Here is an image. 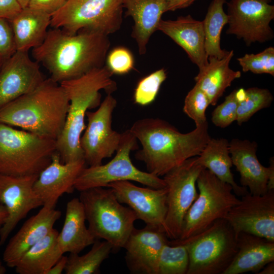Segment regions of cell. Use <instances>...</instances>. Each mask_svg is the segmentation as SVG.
Masks as SVG:
<instances>
[{
    "label": "cell",
    "instance_id": "obj_1",
    "mask_svg": "<svg viewBox=\"0 0 274 274\" xmlns=\"http://www.w3.org/2000/svg\"><path fill=\"white\" fill-rule=\"evenodd\" d=\"M110 45L108 36L100 32L81 30L70 34L52 28L43 42L32 49V54L50 78L60 83L104 66Z\"/></svg>",
    "mask_w": 274,
    "mask_h": 274
},
{
    "label": "cell",
    "instance_id": "obj_2",
    "mask_svg": "<svg viewBox=\"0 0 274 274\" xmlns=\"http://www.w3.org/2000/svg\"><path fill=\"white\" fill-rule=\"evenodd\" d=\"M129 130L142 146L136 159L145 163L148 172L159 177L199 155L211 138L208 122L183 133L166 121L146 118L136 121Z\"/></svg>",
    "mask_w": 274,
    "mask_h": 274
},
{
    "label": "cell",
    "instance_id": "obj_3",
    "mask_svg": "<svg viewBox=\"0 0 274 274\" xmlns=\"http://www.w3.org/2000/svg\"><path fill=\"white\" fill-rule=\"evenodd\" d=\"M69 99L51 78L0 109V123L56 141L63 128Z\"/></svg>",
    "mask_w": 274,
    "mask_h": 274
},
{
    "label": "cell",
    "instance_id": "obj_4",
    "mask_svg": "<svg viewBox=\"0 0 274 274\" xmlns=\"http://www.w3.org/2000/svg\"><path fill=\"white\" fill-rule=\"evenodd\" d=\"M113 73L106 65L83 75L59 83L69 99V107L61 133L57 139L56 150L62 163L84 159L80 138L86 128L85 117L88 109L100 104L99 91L111 94L117 89Z\"/></svg>",
    "mask_w": 274,
    "mask_h": 274
},
{
    "label": "cell",
    "instance_id": "obj_5",
    "mask_svg": "<svg viewBox=\"0 0 274 274\" xmlns=\"http://www.w3.org/2000/svg\"><path fill=\"white\" fill-rule=\"evenodd\" d=\"M79 198L88 228L95 238L110 243L112 252L123 248L138 220L135 212L123 206L110 188L99 187L81 191Z\"/></svg>",
    "mask_w": 274,
    "mask_h": 274
},
{
    "label": "cell",
    "instance_id": "obj_6",
    "mask_svg": "<svg viewBox=\"0 0 274 274\" xmlns=\"http://www.w3.org/2000/svg\"><path fill=\"white\" fill-rule=\"evenodd\" d=\"M56 152V140L0 123V174L39 175Z\"/></svg>",
    "mask_w": 274,
    "mask_h": 274
},
{
    "label": "cell",
    "instance_id": "obj_7",
    "mask_svg": "<svg viewBox=\"0 0 274 274\" xmlns=\"http://www.w3.org/2000/svg\"><path fill=\"white\" fill-rule=\"evenodd\" d=\"M168 244H183L186 247L189 260L187 274H223L237 250L236 236L223 218L195 236L168 240Z\"/></svg>",
    "mask_w": 274,
    "mask_h": 274
},
{
    "label": "cell",
    "instance_id": "obj_8",
    "mask_svg": "<svg viewBox=\"0 0 274 274\" xmlns=\"http://www.w3.org/2000/svg\"><path fill=\"white\" fill-rule=\"evenodd\" d=\"M196 186L198 196L185 216L178 240H184L204 231L216 220L224 219L240 201L233 193L230 184L220 180L206 168L198 175Z\"/></svg>",
    "mask_w": 274,
    "mask_h": 274
},
{
    "label": "cell",
    "instance_id": "obj_9",
    "mask_svg": "<svg viewBox=\"0 0 274 274\" xmlns=\"http://www.w3.org/2000/svg\"><path fill=\"white\" fill-rule=\"evenodd\" d=\"M122 0H66L51 16L50 26L70 34L90 30L109 36L123 22Z\"/></svg>",
    "mask_w": 274,
    "mask_h": 274
},
{
    "label": "cell",
    "instance_id": "obj_10",
    "mask_svg": "<svg viewBox=\"0 0 274 274\" xmlns=\"http://www.w3.org/2000/svg\"><path fill=\"white\" fill-rule=\"evenodd\" d=\"M137 139L129 129L122 133L114 157L105 164L85 167L77 178L75 189L79 192L94 187H107L112 182L131 181L155 189L166 187L163 179L142 171L132 163L130 152L138 148Z\"/></svg>",
    "mask_w": 274,
    "mask_h": 274
},
{
    "label": "cell",
    "instance_id": "obj_11",
    "mask_svg": "<svg viewBox=\"0 0 274 274\" xmlns=\"http://www.w3.org/2000/svg\"><path fill=\"white\" fill-rule=\"evenodd\" d=\"M204 168L195 156L163 176L167 190L164 232L170 240L177 239L181 235L185 216L198 196L196 180Z\"/></svg>",
    "mask_w": 274,
    "mask_h": 274
},
{
    "label": "cell",
    "instance_id": "obj_12",
    "mask_svg": "<svg viewBox=\"0 0 274 274\" xmlns=\"http://www.w3.org/2000/svg\"><path fill=\"white\" fill-rule=\"evenodd\" d=\"M117 100L108 94L97 110L87 111L88 123L80 138L84 159L88 166L102 164L104 159L111 157L117 150L122 133L112 128V115Z\"/></svg>",
    "mask_w": 274,
    "mask_h": 274
},
{
    "label": "cell",
    "instance_id": "obj_13",
    "mask_svg": "<svg viewBox=\"0 0 274 274\" xmlns=\"http://www.w3.org/2000/svg\"><path fill=\"white\" fill-rule=\"evenodd\" d=\"M271 0H230L227 3L228 35L242 39L247 46L272 40L274 33L270 26L274 19Z\"/></svg>",
    "mask_w": 274,
    "mask_h": 274
},
{
    "label": "cell",
    "instance_id": "obj_14",
    "mask_svg": "<svg viewBox=\"0 0 274 274\" xmlns=\"http://www.w3.org/2000/svg\"><path fill=\"white\" fill-rule=\"evenodd\" d=\"M224 219L236 238L239 233L245 232L274 242V190L261 195L249 192Z\"/></svg>",
    "mask_w": 274,
    "mask_h": 274
},
{
    "label": "cell",
    "instance_id": "obj_15",
    "mask_svg": "<svg viewBox=\"0 0 274 274\" xmlns=\"http://www.w3.org/2000/svg\"><path fill=\"white\" fill-rule=\"evenodd\" d=\"M38 177L0 174V204L5 207L8 213L6 222L0 228V246L31 210L43 206L33 189Z\"/></svg>",
    "mask_w": 274,
    "mask_h": 274
},
{
    "label": "cell",
    "instance_id": "obj_16",
    "mask_svg": "<svg viewBox=\"0 0 274 274\" xmlns=\"http://www.w3.org/2000/svg\"><path fill=\"white\" fill-rule=\"evenodd\" d=\"M107 187L113 190L120 202L127 204L135 212L138 219L143 221L146 226L164 232L167 212L166 187H141L130 181L112 182Z\"/></svg>",
    "mask_w": 274,
    "mask_h": 274
},
{
    "label": "cell",
    "instance_id": "obj_17",
    "mask_svg": "<svg viewBox=\"0 0 274 274\" xmlns=\"http://www.w3.org/2000/svg\"><path fill=\"white\" fill-rule=\"evenodd\" d=\"M44 78L39 63L28 51H16L0 68V109L31 91Z\"/></svg>",
    "mask_w": 274,
    "mask_h": 274
},
{
    "label": "cell",
    "instance_id": "obj_18",
    "mask_svg": "<svg viewBox=\"0 0 274 274\" xmlns=\"http://www.w3.org/2000/svg\"><path fill=\"white\" fill-rule=\"evenodd\" d=\"M257 149L255 141L233 139L229 143L232 164L239 173L242 186L248 187L252 194L261 195L274 190V160L270 159L269 167L263 166L258 159Z\"/></svg>",
    "mask_w": 274,
    "mask_h": 274
},
{
    "label": "cell",
    "instance_id": "obj_19",
    "mask_svg": "<svg viewBox=\"0 0 274 274\" xmlns=\"http://www.w3.org/2000/svg\"><path fill=\"white\" fill-rule=\"evenodd\" d=\"M86 166L84 159L62 163L56 152L50 164L39 174L33 186V191L43 206L55 208L60 197L65 193H73L76 180Z\"/></svg>",
    "mask_w": 274,
    "mask_h": 274
},
{
    "label": "cell",
    "instance_id": "obj_20",
    "mask_svg": "<svg viewBox=\"0 0 274 274\" xmlns=\"http://www.w3.org/2000/svg\"><path fill=\"white\" fill-rule=\"evenodd\" d=\"M168 239L159 229L146 226L133 228L123 248L128 269L133 274H156L161 251Z\"/></svg>",
    "mask_w": 274,
    "mask_h": 274
},
{
    "label": "cell",
    "instance_id": "obj_21",
    "mask_svg": "<svg viewBox=\"0 0 274 274\" xmlns=\"http://www.w3.org/2000/svg\"><path fill=\"white\" fill-rule=\"evenodd\" d=\"M61 215L60 211L43 206L37 214L27 219L4 250L3 261L6 265L14 268L23 255L54 228Z\"/></svg>",
    "mask_w": 274,
    "mask_h": 274
},
{
    "label": "cell",
    "instance_id": "obj_22",
    "mask_svg": "<svg viewBox=\"0 0 274 274\" xmlns=\"http://www.w3.org/2000/svg\"><path fill=\"white\" fill-rule=\"evenodd\" d=\"M159 30L169 37L187 53L199 71L208 64L205 50V38L202 22L190 15L179 16L176 20L161 19L158 25Z\"/></svg>",
    "mask_w": 274,
    "mask_h": 274
},
{
    "label": "cell",
    "instance_id": "obj_23",
    "mask_svg": "<svg viewBox=\"0 0 274 274\" xmlns=\"http://www.w3.org/2000/svg\"><path fill=\"white\" fill-rule=\"evenodd\" d=\"M169 0H122L126 16L134 22L131 37L135 41L139 53L144 55L153 33L157 30L163 14L166 12Z\"/></svg>",
    "mask_w": 274,
    "mask_h": 274
},
{
    "label": "cell",
    "instance_id": "obj_24",
    "mask_svg": "<svg viewBox=\"0 0 274 274\" xmlns=\"http://www.w3.org/2000/svg\"><path fill=\"white\" fill-rule=\"evenodd\" d=\"M237 250L223 274L258 272L274 261V242L252 234L241 232L237 236Z\"/></svg>",
    "mask_w": 274,
    "mask_h": 274
},
{
    "label": "cell",
    "instance_id": "obj_25",
    "mask_svg": "<svg viewBox=\"0 0 274 274\" xmlns=\"http://www.w3.org/2000/svg\"><path fill=\"white\" fill-rule=\"evenodd\" d=\"M86 217L79 198L67 202L61 230L58 232L57 243L62 252L79 254L96 239L85 224Z\"/></svg>",
    "mask_w": 274,
    "mask_h": 274
},
{
    "label": "cell",
    "instance_id": "obj_26",
    "mask_svg": "<svg viewBox=\"0 0 274 274\" xmlns=\"http://www.w3.org/2000/svg\"><path fill=\"white\" fill-rule=\"evenodd\" d=\"M233 51H228L222 58H208V64L194 78L196 84L208 96L210 105L215 106L232 82L241 76V72L229 67Z\"/></svg>",
    "mask_w": 274,
    "mask_h": 274
},
{
    "label": "cell",
    "instance_id": "obj_27",
    "mask_svg": "<svg viewBox=\"0 0 274 274\" xmlns=\"http://www.w3.org/2000/svg\"><path fill=\"white\" fill-rule=\"evenodd\" d=\"M51 15L30 8H23L12 20L11 26L16 51H28L40 46L45 40Z\"/></svg>",
    "mask_w": 274,
    "mask_h": 274
},
{
    "label": "cell",
    "instance_id": "obj_28",
    "mask_svg": "<svg viewBox=\"0 0 274 274\" xmlns=\"http://www.w3.org/2000/svg\"><path fill=\"white\" fill-rule=\"evenodd\" d=\"M198 162L220 180L230 184L234 193L242 196L249 191L247 188L236 184L231 172L233 165L229 151V142L224 138H211L197 156Z\"/></svg>",
    "mask_w": 274,
    "mask_h": 274
},
{
    "label": "cell",
    "instance_id": "obj_29",
    "mask_svg": "<svg viewBox=\"0 0 274 274\" xmlns=\"http://www.w3.org/2000/svg\"><path fill=\"white\" fill-rule=\"evenodd\" d=\"M58 231L53 228L29 248L15 266L18 274H46L64 254L57 243Z\"/></svg>",
    "mask_w": 274,
    "mask_h": 274
},
{
    "label": "cell",
    "instance_id": "obj_30",
    "mask_svg": "<svg viewBox=\"0 0 274 274\" xmlns=\"http://www.w3.org/2000/svg\"><path fill=\"white\" fill-rule=\"evenodd\" d=\"M226 0H212L204 20L202 21L205 38V50L209 57L223 58L227 50L221 48L222 30L228 23V17L224 10Z\"/></svg>",
    "mask_w": 274,
    "mask_h": 274
},
{
    "label": "cell",
    "instance_id": "obj_31",
    "mask_svg": "<svg viewBox=\"0 0 274 274\" xmlns=\"http://www.w3.org/2000/svg\"><path fill=\"white\" fill-rule=\"evenodd\" d=\"M91 249L86 254L79 255L70 253L64 270L66 274H96L99 272L102 262L112 252V246L107 241L96 239Z\"/></svg>",
    "mask_w": 274,
    "mask_h": 274
},
{
    "label": "cell",
    "instance_id": "obj_32",
    "mask_svg": "<svg viewBox=\"0 0 274 274\" xmlns=\"http://www.w3.org/2000/svg\"><path fill=\"white\" fill-rule=\"evenodd\" d=\"M189 262L188 252L184 244L167 243L161 251L156 274H187Z\"/></svg>",
    "mask_w": 274,
    "mask_h": 274
},
{
    "label": "cell",
    "instance_id": "obj_33",
    "mask_svg": "<svg viewBox=\"0 0 274 274\" xmlns=\"http://www.w3.org/2000/svg\"><path fill=\"white\" fill-rule=\"evenodd\" d=\"M273 99L270 91L265 88L250 87L238 105L236 121L239 125L248 121L258 111L269 107Z\"/></svg>",
    "mask_w": 274,
    "mask_h": 274
},
{
    "label": "cell",
    "instance_id": "obj_34",
    "mask_svg": "<svg viewBox=\"0 0 274 274\" xmlns=\"http://www.w3.org/2000/svg\"><path fill=\"white\" fill-rule=\"evenodd\" d=\"M166 77L165 70L161 68L141 79L134 90V102L143 106L151 104L155 99Z\"/></svg>",
    "mask_w": 274,
    "mask_h": 274
},
{
    "label": "cell",
    "instance_id": "obj_35",
    "mask_svg": "<svg viewBox=\"0 0 274 274\" xmlns=\"http://www.w3.org/2000/svg\"><path fill=\"white\" fill-rule=\"evenodd\" d=\"M245 96L246 90L244 88L233 90L213 111L211 119L213 124L216 126L225 128L236 121L238 104Z\"/></svg>",
    "mask_w": 274,
    "mask_h": 274
},
{
    "label": "cell",
    "instance_id": "obj_36",
    "mask_svg": "<svg viewBox=\"0 0 274 274\" xmlns=\"http://www.w3.org/2000/svg\"><path fill=\"white\" fill-rule=\"evenodd\" d=\"M244 72L268 74L274 76V48L269 47L257 54H246L237 58Z\"/></svg>",
    "mask_w": 274,
    "mask_h": 274
},
{
    "label": "cell",
    "instance_id": "obj_37",
    "mask_svg": "<svg viewBox=\"0 0 274 274\" xmlns=\"http://www.w3.org/2000/svg\"><path fill=\"white\" fill-rule=\"evenodd\" d=\"M210 105L207 94L195 84L189 91L184 101V112L199 125L207 121L206 111Z\"/></svg>",
    "mask_w": 274,
    "mask_h": 274
},
{
    "label": "cell",
    "instance_id": "obj_38",
    "mask_svg": "<svg viewBox=\"0 0 274 274\" xmlns=\"http://www.w3.org/2000/svg\"><path fill=\"white\" fill-rule=\"evenodd\" d=\"M106 62V65L113 74H127L134 66L132 53L128 49L123 46L116 47L108 52Z\"/></svg>",
    "mask_w": 274,
    "mask_h": 274
},
{
    "label": "cell",
    "instance_id": "obj_39",
    "mask_svg": "<svg viewBox=\"0 0 274 274\" xmlns=\"http://www.w3.org/2000/svg\"><path fill=\"white\" fill-rule=\"evenodd\" d=\"M16 51L12 26L7 20L0 18V57L6 59Z\"/></svg>",
    "mask_w": 274,
    "mask_h": 274
},
{
    "label": "cell",
    "instance_id": "obj_40",
    "mask_svg": "<svg viewBox=\"0 0 274 274\" xmlns=\"http://www.w3.org/2000/svg\"><path fill=\"white\" fill-rule=\"evenodd\" d=\"M66 0H29L28 7L52 15L60 9Z\"/></svg>",
    "mask_w": 274,
    "mask_h": 274
},
{
    "label": "cell",
    "instance_id": "obj_41",
    "mask_svg": "<svg viewBox=\"0 0 274 274\" xmlns=\"http://www.w3.org/2000/svg\"><path fill=\"white\" fill-rule=\"evenodd\" d=\"M22 9L16 0H0V18L10 21L15 17Z\"/></svg>",
    "mask_w": 274,
    "mask_h": 274
},
{
    "label": "cell",
    "instance_id": "obj_42",
    "mask_svg": "<svg viewBox=\"0 0 274 274\" xmlns=\"http://www.w3.org/2000/svg\"><path fill=\"white\" fill-rule=\"evenodd\" d=\"M197 0H169L166 11H174L184 9L191 5Z\"/></svg>",
    "mask_w": 274,
    "mask_h": 274
},
{
    "label": "cell",
    "instance_id": "obj_43",
    "mask_svg": "<svg viewBox=\"0 0 274 274\" xmlns=\"http://www.w3.org/2000/svg\"><path fill=\"white\" fill-rule=\"evenodd\" d=\"M67 257L63 255L51 267L46 274H61L64 271L67 264Z\"/></svg>",
    "mask_w": 274,
    "mask_h": 274
},
{
    "label": "cell",
    "instance_id": "obj_44",
    "mask_svg": "<svg viewBox=\"0 0 274 274\" xmlns=\"http://www.w3.org/2000/svg\"><path fill=\"white\" fill-rule=\"evenodd\" d=\"M274 273V261H271L265 265L257 274H273Z\"/></svg>",
    "mask_w": 274,
    "mask_h": 274
},
{
    "label": "cell",
    "instance_id": "obj_45",
    "mask_svg": "<svg viewBox=\"0 0 274 274\" xmlns=\"http://www.w3.org/2000/svg\"><path fill=\"white\" fill-rule=\"evenodd\" d=\"M8 216L7 210L4 205L0 204V228L6 222Z\"/></svg>",
    "mask_w": 274,
    "mask_h": 274
},
{
    "label": "cell",
    "instance_id": "obj_46",
    "mask_svg": "<svg viewBox=\"0 0 274 274\" xmlns=\"http://www.w3.org/2000/svg\"><path fill=\"white\" fill-rule=\"evenodd\" d=\"M22 8L28 7L29 0H16Z\"/></svg>",
    "mask_w": 274,
    "mask_h": 274
},
{
    "label": "cell",
    "instance_id": "obj_47",
    "mask_svg": "<svg viewBox=\"0 0 274 274\" xmlns=\"http://www.w3.org/2000/svg\"><path fill=\"white\" fill-rule=\"evenodd\" d=\"M6 272L7 269L0 259V274H5L6 273Z\"/></svg>",
    "mask_w": 274,
    "mask_h": 274
},
{
    "label": "cell",
    "instance_id": "obj_48",
    "mask_svg": "<svg viewBox=\"0 0 274 274\" xmlns=\"http://www.w3.org/2000/svg\"><path fill=\"white\" fill-rule=\"evenodd\" d=\"M6 59L0 57V68Z\"/></svg>",
    "mask_w": 274,
    "mask_h": 274
}]
</instances>
